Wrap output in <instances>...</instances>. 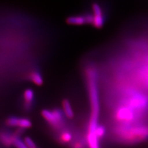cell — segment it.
<instances>
[{"instance_id":"cell-1","label":"cell","mask_w":148,"mask_h":148,"mask_svg":"<svg viewBox=\"0 0 148 148\" xmlns=\"http://www.w3.org/2000/svg\"><path fill=\"white\" fill-rule=\"evenodd\" d=\"M86 75L90 91L91 107V119L89 124L87 140L90 148H99V138L96 135V130L98 125L99 113V102L98 90V72L93 66L86 68Z\"/></svg>"},{"instance_id":"cell-2","label":"cell","mask_w":148,"mask_h":148,"mask_svg":"<svg viewBox=\"0 0 148 148\" xmlns=\"http://www.w3.org/2000/svg\"><path fill=\"white\" fill-rule=\"evenodd\" d=\"M91 13L92 16V26L98 29H102L106 21V15L103 7L99 3L95 2L91 4Z\"/></svg>"},{"instance_id":"cell-3","label":"cell","mask_w":148,"mask_h":148,"mask_svg":"<svg viewBox=\"0 0 148 148\" xmlns=\"http://www.w3.org/2000/svg\"><path fill=\"white\" fill-rule=\"evenodd\" d=\"M67 24L71 25L80 26L84 25H91L92 23V16L91 12H86L81 14L71 16L67 18Z\"/></svg>"},{"instance_id":"cell-4","label":"cell","mask_w":148,"mask_h":148,"mask_svg":"<svg viewBox=\"0 0 148 148\" xmlns=\"http://www.w3.org/2000/svg\"><path fill=\"white\" fill-rule=\"evenodd\" d=\"M42 115L49 123L55 127L59 126L63 121V115L59 110L54 111L44 110L42 112Z\"/></svg>"},{"instance_id":"cell-5","label":"cell","mask_w":148,"mask_h":148,"mask_svg":"<svg viewBox=\"0 0 148 148\" xmlns=\"http://www.w3.org/2000/svg\"><path fill=\"white\" fill-rule=\"evenodd\" d=\"M116 117L120 121H131L134 118L133 109L127 107L120 108L117 110Z\"/></svg>"},{"instance_id":"cell-6","label":"cell","mask_w":148,"mask_h":148,"mask_svg":"<svg viewBox=\"0 0 148 148\" xmlns=\"http://www.w3.org/2000/svg\"><path fill=\"white\" fill-rule=\"evenodd\" d=\"M145 103L143 97L136 96L130 101V106L132 108H141L144 107Z\"/></svg>"},{"instance_id":"cell-7","label":"cell","mask_w":148,"mask_h":148,"mask_svg":"<svg viewBox=\"0 0 148 148\" xmlns=\"http://www.w3.org/2000/svg\"><path fill=\"white\" fill-rule=\"evenodd\" d=\"M30 80L37 85H41L43 84V80L42 76L38 71L32 72L30 74Z\"/></svg>"},{"instance_id":"cell-8","label":"cell","mask_w":148,"mask_h":148,"mask_svg":"<svg viewBox=\"0 0 148 148\" xmlns=\"http://www.w3.org/2000/svg\"><path fill=\"white\" fill-rule=\"evenodd\" d=\"M63 108L65 112V115L69 118H72L73 117V112L71 106L69 102L67 100L64 101L63 103Z\"/></svg>"},{"instance_id":"cell-9","label":"cell","mask_w":148,"mask_h":148,"mask_svg":"<svg viewBox=\"0 0 148 148\" xmlns=\"http://www.w3.org/2000/svg\"><path fill=\"white\" fill-rule=\"evenodd\" d=\"M34 91L31 89H27L24 92V98L27 103H30L34 99Z\"/></svg>"},{"instance_id":"cell-10","label":"cell","mask_w":148,"mask_h":148,"mask_svg":"<svg viewBox=\"0 0 148 148\" xmlns=\"http://www.w3.org/2000/svg\"><path fill=\"white\" fill-rule=\"evenodd\" d=\"M32 123L30 120L27 119H19L18 126L22 128H28L30 127Z\"/></svg>"},{"instance_id":"cell-11","label":"cell","mask_w":148,"mask_h":148,"mask_svg":"<svg viewBox=\"0 0 148 148\" xmlns=\"http://www.w3.org/2000/svg\"><path fill=\"white\" fill-rule=\"evenodd\" d=\"M12 143L16 146L17 148H28L25 142L22 141L18 138H14Z\"/></svg>"},{"instance_id":"cell-12","label":"cell","mask_w":148,"mask_h":148,"mask_svg":"<svg viewBox=\"0 0 148 148\" xmlns=\"http://www.w3.org/2000/svg\"><path fill=\"white\" fill-rule=\"evenodd\" d=\"M18 120H19V119H18L16 117H11L9 119H8V121H7V123L8 125L11 126V127L18 126Z\"/></svg>"},{"instance_id":"cell-13","label":"cell","mask_w":148,"mask_h":148,"mask_svg":"<svg viewBox=\"0 0 148 148\" xmlns=\"http://www.w3.org/2000/svg\"><path fill=\"white\" fill-rule=\"evenodd\" d=\"M72 138V136L71 135V133L68 132H65L62 134L61 135V140L64 142H66V143L71 141Z\"/></svg>"},{"instance_id":"cell-14","label":"cell","mask_w":148,"mask_h":148,"mask_svg":"<svg viewBox=\"0 0 148 148\" xmlns=\"http://www.w3.org/2000/svg\"><path fill=\"white\" fill-rule=\"evenodd\" d=\"M105 132H106L105 128L103 126L99 125V127H98V128H97V130H96V135L99 138L103 137L104 135Z\"/></svg>"},{"instance_id":"cell-15","label":"cell","mask_w":148,"mask_h":148,"mask_svg":"<svg viewBox=\"0 0 148 148\" xmlns=\"http://www.w3.org/2000/svg\"><path fill=\"white\" fill-rule=\"evenodd\" d=\"M24 142L28 148H36V146L35 145V143L30 138H28V137L26 138L25 139Z\"/></svg>"}]
</instances>
